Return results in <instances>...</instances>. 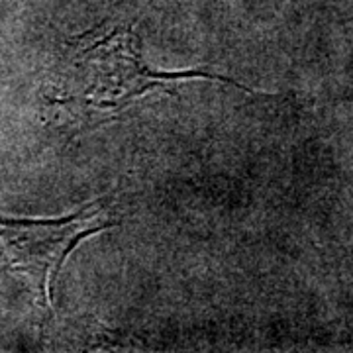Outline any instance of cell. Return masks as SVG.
I'll use <instances>...</instances> for the list:
<instances>
[{"mask_svg":"<svg viewBox=\"0 0 353 353\" xmlns=\"http://www.w3.org/2000/svg\"><path fill=\"white\" fill-rule=\"evenodd\" d=\"M112 226L99 201L57 220L0 218V250L12 271L32 281L39 304L53 310V285L67 257L81 241Z\"/></svg>","mask_w":353,"mask_h":353,"instance_id":"obj_2","label":"cell"},{"mask_svg":"<svg viewBox=\"0 0 353 353\" xmlns=\"http://www.w3.org/2000/svg\"><path fill=\"white\" fill-rule=\"evenodd\" d=\"M206 73H159L143 63L136 34L128 28L94 30L71 39L53 104L79 122H102L122 112L150 90Z\"/></svg>","mask_w":353,"mask_h":353,"instance_id":"obj_1","label":"cell"}]
</instances>
